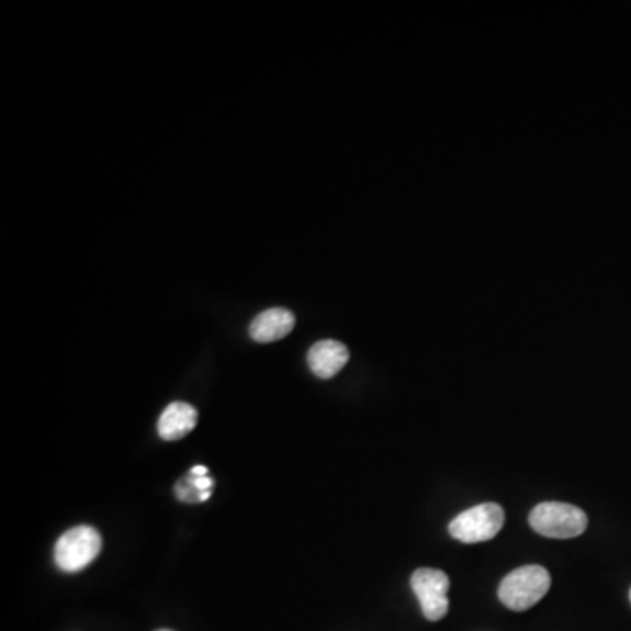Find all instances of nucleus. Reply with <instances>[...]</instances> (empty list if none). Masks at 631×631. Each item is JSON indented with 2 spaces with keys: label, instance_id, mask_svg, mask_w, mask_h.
Here are the masks:
<instances>
[{
  "label": "nucleus",
  "instance_id": "nucleus-1",
  "mask_svg": "<svg viewBox=\"0 0 631 631\" xmlns=\"http://www.w3.org/2000/svg\"><path fill=\"white\" fill-rule=\"evenodd\" d=\"M551 575L544 566L527 565L505 575L498 588V598L514 612L531 609L548 595Z\"/></svg>",
  "mask_w": 631,
  "mask_h": 631
},
{
  "label": "nucleus",
  "instance_id": "nucleus-2",
  "mask_svg": "<svg viewBox=\"0 0 631 631\" xmlns=\"http://www.w3.org/2000/svg\"><path fill=\"white\" fill-rule=\"evenodd\" d=\"M530 525L537 533L549 539H574L588 528V516L575 505L544 502L531 510Z\"/></svg>",
  "mask_w": 631,
  "mask_h": 631
},
{
  "label": "nucleus",
  "instance_id": "nucleus-3",
  "mask_svg": "<svg viewBox=\"0 0 631 631\" xmlns=\"http://www.w3.org/2000/svg\"><path fill=\"white\" fill-rule=\"evenodd\" d=\"M504 521L505 514L500 505L488 502L458 514L457 518L449 522V533L463 544H480L495 539L500 533Z\"/></svg>",
  "mask_w": 631,
  "mask_h": 631
},
{
  "label": "nucleus",
  "instance_id": "nucleus-4",
  "mask_svg": "<svg viewBox=\"0 0 631 631\" xmlns=\"http://www.w3.org/2000/svg\"><path fill=\"white\" fill-rule=\"evenodd\" d=\"M102 537L95 528H70L55 545V563L64 572H79L95 562L101 553Z\"/></svg>",
  "mask_w": 631,
  "mask_h": 631
},
{
  "label": "nucleus",
  "instance_id": "nucleus-5",
  "mask_svg": "<svg viewBox=\"0 0 631 631\" xmlns=\"http://www.w3.org/2000/svg\"><path fill=\"white\" fill-rule=\"evenodd\" d=\"M449 584L448 574L437 568H418L410 577V586L428 621H440L448 615Z\"/></svg>",
  "mask_w": 631,
  "mask_h": 631
},
{
  "label": "nucleus",
  "instance_id": "nucleus-6",
  "mask_svg": "<svg viewBox=\"0 0 631 631\" xmlns=\"http://www.w3.org/2000/svg\"><path fill=\"white\" fill-rule=\"evenodd\" d=\"M348 348L339 340H319L307 353L309 369L319 379L334 378L348 365Z\"/></svg>",
  "mask_w": 631,
  "mask_h": 631
},
{
  "label": "nucleus",
  "instance_id": "nucleus-7",
  "mask_svg": "<svg viewBox=\"0 0 631 631\" xmlns=\"http://www.w3.org/2000/svg\"><path fill=\"white\" fill-rule=\"evenodd\" d=\"M295 328V316L292 311L283 307L263 311L252 319L249 336L260 345H269L275 340L284 339Z\"/></svg>",
  "mask_w": 631,
  "mask_h": 631
},
{
  "label": "nucleus",
  "instance_id": "nucleus-8",
  "mask_svg": "<svg viewBox=\"0 0 631 631\" xmlns=\"http://www.w3.org/2000/svg\"><path fill=\"white\" fill-rule=\"evenodd\" d=\"M199 421V413L187 402H172L167 405L158 419V436L167 442H174L187 437Z\"/></svg>",
  "mask_w": 631,
  "mask_h": 631
},
{
  "label": "nucleus",
  "instance_id": "nucleus-9",
  "mask_svg": "<svg viewBox=\"0 0 631 631\" xmlns=\"http://www.w3.org/2000/svg\"><path fill=\"white\" fill-rule=\"evenodd\" d=\"M214 481L211 477H195L193 480V486H195L199 492H211L213 488Z\"/></svg>",
  "mask_w": 631,
  "mask_h": 631
},
{
  "label": "nucleus",
  "instance_id": "nucleus-10",
  "mask_svg": "<svg viewBox=\"0 0 631 631\" xmlns=\"http://www.w3.org/2000/svg\"><path fill=\"white\" fill-rule=\"evenodd\" d=\"M192 475L193 477H207V469L205 466H193Z\"/></svg>",
  "mask_w": 631,
  "mask_h": 631
},
{
  "label": "nucleus",
  "instance_id": "nucleus-11",
  "mask_svg": "<svg viewBox=\"0 0 631 631\" xmlns=\"http://www.w3.org/2000/svg\"><path fill=\"white\" fill-rule=\"evenodd\" d=\"M210 497H211V492H202L201 495H199V500L205 502Z\"/></svg>",
  "mask_w": 631,
  "mask_h": 631
},
{
  "label": "nucleus",
  "instance_id": "nucleus-12",
  "mask_svg": "<svg viewBox=\"0 0 631 631\" xmlns=\"http://www.w3.org/2000/svg\"><path fill=\"white\" fill-rule=\"evenodd\" d=\"M157 631H172V630H157Z\"/></svg>",
  "mask_w": 631,
  "mask_h": 631
},
{
  "label": "nucleus",
  "instance_id": "nucleus-13",
  "mask_svg": "<svg viewBox=\"0 0 631 631\" xmlns=\"http://www.w3.org/2000/svg\"><path fill=\"white\" fill-rule=\"evenodd\" d=\"M630 601H631V589H630Z\"/></svg>",
  "mask_w": 631,
  "mask_h": 631
}]
</instances>
